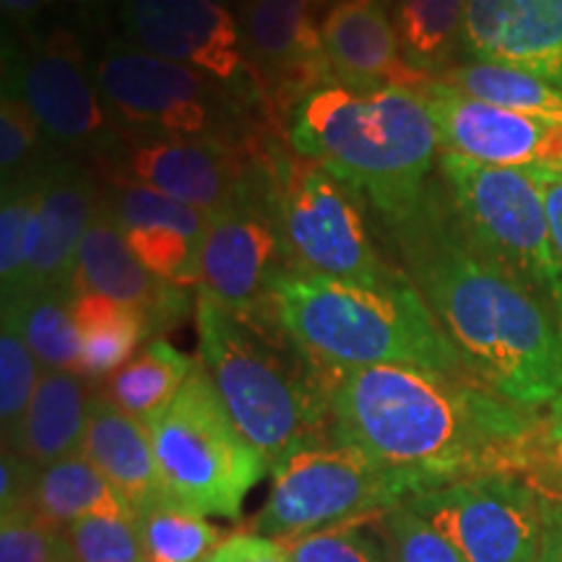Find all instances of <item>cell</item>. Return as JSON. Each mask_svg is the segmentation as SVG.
<instances>
[{"label": "cell", "mask_w": 562, "mask_h": 562, "mask_svg": "<svg viewBox=\"0 0 562 562\" xmlns=\"http://www.w3.org/2000/svg\"><path fill=\"white\" fill-rule=\"evenodd\" d=\"M381 227L469 378L531 412L562 396V315L469 243L440 175Z\"/></svg>", "instance_id": "6da1fadb"}, {"label": "cell", "mask_w": 562, "mask_h": 562, "mask_svg": "<svg viewBox=\"0 0 562 562\" xmlns=\"http://www.w3.org/2000/svg\"><path fill=\"white\" fill-rule=\"evenodd\" d=\"M331 440L406 472L427 490L467 476L513 474L537 412L469 375L414 364L323 368Z\"/></svg>", "instance_id": "7a4b0ae2"}, {"label": "cell", "mask_w": 562, "mask_h": 562, "mask_svg": "<svg viewBox=\"0 0 562 562\" xmlns=\"http://www.w3.org/2000/svg\"><path fill=\"white\" fill-rule=\"evenodd\" d=\"M286 138L294 154L328 167L360 191L378 222L427 191L440 154L425 97L404 87L323 83L294 104Z\"/></svg>", "instance_id": "3957f363"}, {"label": "cell", "mask_w": 562, "mask_h": 562, "mask_svg": "<svg viewBox=\"0 0 562 562\" xmlns=\"http://www.w3.org/2000/svg\"><path fill=\"white\" fill-rule=\"evenodd\" d=\"M273 318L323 368L414 364L469 375L404 269L381 284L284 269L271 279Z\"/></svg>", "instance_id": "277c9868"}, {"label": "cell", "mask_w": 562, "mask_h": 562, "mask_svg": "<svg viewBox=\"0 0 562 562\" xmlns=\"http://www.w3.org/2000/svg\"><path fill=\"white\" fill-rule=\"evenodd\" d=\"M195 328L203 368L269 472L297 448L331 438L321 364L273 313L240 315L199 294Z\"/></svg>", "instance_id": "5b68a950"}, {"label": "cell", "mask_w": 562, "mask_h": 562, "mask_svg": "<svg viewBox=\"0 0 562 562\" xmlns=\"http://www.w3.org/2000/svg\"><path fill=\"white\" fill-rule=\"evenodd\" d=\"M91 76L121 136L248 146L263 131H286L263 97L237 94L201 70L140 50L128 40H110L91 63Z\"/></svg>", "instance_id": "8992f818"}, {"label": "cell", "mask_w": 562, "mask_h": 562, "mask_svg": "<svg viewBox=\"0 0 562 562\" xmlns=\"http://www.w3.org/2000/svg\"><path fill=\"white\" fill-rule=\"evenodd\" d=\"M165 495L203 513L237 518L269 463L237 430L203 362L178 396L146 422Z\"/></svg>", "instance_id": "52a82bcc"}, {"label": "cell", "mask_w": 562, "mask_h": 562, "mask_svg": "<svg viewBox=\"0 0 562 562\" xmlns=\"http://www.w3.org/2000/svg\"><path fill=\"white\" fill-rule=\"evenodd\" d=\"M438 175L469 243L562 315V269L544 203V167H490L440 149Z\"/></svg>", "instance_id": "ba28073f"}, {"label": "cell", "mask_w": 562, "mask_h": 562, "mask_svg": "<svg viewBox=\"0 0 562 562\" xmlns=\"http://www.w3.org/2000/svg\"><path fill=\"white\" fill-rule=\"evenodd\" d=\"M269 474V497L252 518L250 533L277 542L336 524L378 518L427 492L417 476L331 438L297 448Z\"/></svg>", "instance_id": "9c48e42d"}, {"label": "cell", "mask_w": 562, "mask_h": 562, "mask_svg": "<svg viewBox=\"0 0 562 562\" xmlns=\"http://www.w3.org/2000/svg\"><path fill=\"white\" fill-rule=\"evenodd\" d=\"M273 195L294 263L321 277L381 284L402 271L381 258L360 191L281 138L271 149Z\"/></svg>", "instance_id": "30bf717a"}, {"label": "cell", "mask_w": 562, "mask_h": 562, "mask_svg": "<svg viewBox=\"0 0 562 562\" xmlns=\"http://www.w3.org/2000/svg\"><path fill=\"white\" fill-rule=\"evenodd\" d=\"M273 138L279 136L266 138L263 146L252 151L235 199L209 214L201 248L199 294L240 315L271 313V279L297 266L277 214Z\"/></svg>", "instance_id": "8fae6325"}, {"label": "cell", "mask_w": 562, "mask_h": 562, "mask_svg": "<svg viewBox=\"0 0 562 562\" xmlns=\"http://www.w3.org/2000/svg\"><path fill=\"white\" fill-rule=\"evenodd\" d=\"M3 89L19 94L37 117L45 140L63 157L94 161L115 144L117 131L104 110L79 37L53 26L30 50L3 45Z\"/></svg>", "instance_id": "7c38bea8"}, {"label": "cell", "mask_w": 562, "mask_h": 562, "mask_svg": "<svg viewBox=\"0 0 562 562\" xmlns=\"http://www.w3.org/2000/svg\"><path fill=\"white\" fill-rule=\"evenodd\" d=\"M467 562H537L544 501L513 474H480L406 501Z\"/></svg>", "instance_id": "4fadbf2b"}, {"label": "cell", "mask_w": 562, "mask_h": 562, "mask_svg": "<svg viewBox=\"0 0 562 562\" xmlns=\"http://www.w3.org/2000/svg\"><path fill=\"white\" fill-rule=\"evenodd\" d=\"M121 21L140 50L201 70L237 94L263 97L227 0H121Z\"/></svg>", "instance_id": "5bb4252c"}, {"label": "cell", "mask_w": 562, "mask_h": 562, "mask_svg": "<svg viewBox=\"0 0 562 562\" xmlns=\"http://www.w3.org/2000/svg\"><path fill=\"white\" fill-rule=\"evenodd\" d=\"M263 136L266 131L248 146H235L211 138H136L117 133L115 144L91 167L100 180L138 182L211 214L235 199Z\"/></svg>", "instance_id": "9a60e30c"}, {"label": "cell", "mask_w": 562, "mask_h": 562, "mask_svg": "<svg viewBox=\"0 0 562 562\" xmlns=\"http://www.w3.org/2000/svg\"><path fill=\"white\" fill-rule=\"evenodd\" d=\"M334 0H240L243 50L266 102L286 123L302 97L336 81L323 19Z\"/></svg>", "instance_id": "2e32d148"}, {"label": "cell", "mask_w": 562, "mask_h": 562, "mask_svg": "<svg viewBox=\"0 0 562 562\" xmlns=\"http://www.w3.org/2000/svg\"><path fill=\"white\" fill-rule=\"evenodd\" d=\"M440 136V149L490 167H544L562 172V125L472 100L430 79L419 91Z\"/></svg>", "instance_id": "e0dca14e"}, {"label": "cell", "mask_w": 562, "mask_h": 562, "mask_svg": "<svg viewBox=\"0 0 562 562\" xmlns=\"http://www.w3.org/2000/svg\"><path fill=\"white\" fill-rule=\"evenodd\" d=\"M102 206L146 269L186 290L199 286L206 211L128 180H102Z\"/></svg>", "instance_id": "ac0fdd59"}, {"label": "cell", "mask_w": 562, "mask_h": 562, "mask_svg": "<svg viewBox=\"0 0 562 562\" xmlns=\"http://www.w3.org/2000/svg\"><path fill=\"white\" fill-rule=\"evenodd\" d=\"M74 290L104 294L133 307L149 321L154 336L180 326L193 307L186 286L159 279L138 261L102 199L76 252Z\"/></svg>", "instance_id": "d6986e66"}, {"label": "cell", "mask_w": 562, "mask_h": 562, "mask_svg": "<svg viewBox=\"0 0 562 562\" xmlns=\"http://www.w3.org/2000/svg\"><path fill=\"white\" fill-rule=\"evenodd\" d=\"M37 220L26 290L74 286L81 237L102 199V180L83 159L55 157L37 165Z\"/></svg>", "instance_id": "ffe728a7"}, {"label": "cell", "mask_w": 562, "mask_h": 562, "mask_svg": "<svg viewBox=\"0 0 562 562\" xmlns=\"http://www.w3.org/2000/svg\"><path fill=\"white\" fill-rule=\"evenodd\" d=\"M461 55L529 70L562 89V0H467Z\"/></svg>", "instance_id": "44dd1931"}, {"label": "cell", "mask_w": 562, "mask_h": 562, "mask_svg": "<svg viewBox=\"0 0 562 562\" xmlns=\"http://www.w3.org/2000/svg\"><path fill=\"white\" fill-rule=\"evenodd\" d=\"M383 0H334L323 19V45L339 83L351 89L404 87L422 91L430 76L404 58Z\"/></svg>", "instance_id": "7402d4cb"}, {"label": "cell", "mask_w": 562, "mask_h": 562, "mask_svg": "<svg viewBox=\"0 0 562 562\" xmlns=\"http://www.w3.org/2000/svg\"><path fill=\"white\" fill-rule=\"evenodd\" d=\"M79 453L121 492L133 516L161 492L149 430L144 422L110 402L102 391H97L89 404L87 432Z\"/></svg>", "instance_id": "603a6c76"}, {"label": "cell", "mask_w": 562, "mask_h": 562, "mask_svg": "<svg viewBox=\"0 0 562 562\" xmlns=\"http://www.w3.org/2000/svg\"><path fill=\"white\" fill-rule=\"evenodd\" d=\"M91 385L94 383L79 372H42L16 438L3 448H11L40 469L79 453L87 432L89 404L97 393Z\"/></svg>", "instance_id": "cb8c5ba5"}, {"label": "cell", "mask_w": 562, "mask_h": 562, "mask_svg": "<svg viewBox=\"0 0 562 562\" xmlns=\"http://www.w3.org/2000/svg\"><path fill=\"white\" fill-rule=\"evenodd\" d=\"M74 318L81 334L79 375L89 383L108 381L133 360L140 344L157 339L144 315L104 294L76 292Z\"/></svg>", "instance_id": "d4e9b609"}, {"label": "cell", "mask_w": 562, "mask_h": 562, "mask_svg": "<svg viewBox=\"0 0 562 562\" xmlns=\"http://www.w3.org/2000/svg\"><path fill=\"white\" fill-rule=\"evenodd\" d=\"M26 508L40 513L42 518L60 526V529H68L70 524L89 516L136 518L121 492L112 487L100 469L83 459L81 453L40 469L32 501Z\"/></svg>", "instance_id": "484cf974"}, {"label": "cell", "mask_w": 562, "mask_h": 562, "mask_svg": "<svg viewBox=\"0 0 562 562\" xmlns=\"http://www.w3.org/2000/svg\"><path fill=\"white\" fill-rule=\"evenodd\" d=\"M438 81L448 83L472 100L562 125V89L529 70L487 60H461L442 70Z\"/></svg>", "instance_id": "4316f807"}, {"label": "cell", "mask_w": 562, "mask_h": 562, "mask_svg": "<svg viewBox=\"0 0 562 562\" xmlns=\"http://www.w3.org/2000/svg\"><path fill=\"white\" fill-rule=\"evenodd\" d=\"M74 286H47L3 302V315L16 323L42 370L79 372L81 334L74 318Z\"/></svg>", "instance_id": "83f0119b"}, {"label": "cell", "mask_w": 562, "mask_h": 562, "mask_svg": "<svg viewBox=\"0 0 562 562\" xmlns=\"http://www.w3.org/2000/svg\"><path fill=\"white\" fill-rule=\"evenodd\" d=\"M195 364L199 362L175 349L165 336H157L146 341V347L128 364L112 372L102 393L146 425L178 396Z\"/></svg>", "instance_id": "f1b7e54d"}, {"label": "cell", "mask_w": 562, "mask_h": 562, "mask_svg": "<svg viewBox=\"0 0 562 562\" xmlns=\"http://www.w3.org/2000/svg\"><path fill=\"white\" fill-rule=\"evenodd\" d=\"M467 0H396L393 26L404 58L430 79L453 66L461 53V30Z\"/></svg>", "instance_id": "f546056e"}, {"label": "cell", "mask_w": 562, "mask_h": 562, "mask_svg": "<svg viewBox=\"0 0 562 562\" xmlns=\"http://www.w3.org/2000/svg\"><path fill=\"white\" fill-rule=\"evenodd\" d=\"M140 550L146 562H203L224 539L206 516L159 492L136 513Z\"/></svg>", "instance_id": "4dcf8cb0"}, {"label": "cell", "mask_w": 562, "mask_h": 562, "mask_svg": "<svg viewBox=\"0 0 562 562\" xmlns=\"http://www.w3.org/2000/svg\"><path fill=\"white\" fill-rule=\"evenodd\" d=\"M37 167L24 178L3 182L0 203V294L11 302L24 294L34 252L37 220Z\"/></svg>", "instance_id": "1f68e13d"}, {"label": "cell", "mask_w": 562, "mask_h": 562, "mask_svg": "<svg viewBox=\"0 0 562 562\" xmlns=\"http://www.w3.org/2000/svg\"><path fill=\"white\" fill-rule=\"evenodd\" d=\"M378 518L336 524L281 544L292 562H393Z\"/></svg>", "instance_id": "d6a6232c"}, {"label": "cell", "mask_w": 562, "mask_h": 562, "mask_svg": "<svg viewBox=\"0 0 562 562\" xmlns=\"http://www.w3.org/2000/svg\"><path fill=\"white\" fill-rule=\"evenodd\" d=\"M42 364L26 344L24 334L9 315H3L0 326V427H3V446L16 438L24 414L37 391Z\"/></svg>", "instance_id": "836d02e7"}, {"label": "cell", "mask_w": 562, "mask_h": 562, "mask_svg": "<svg viewBox=\"0 0 562 562\" xmlns=\"http://www.w3.org/2000/svg\"><path fill=\"white\" fill-rule=\"evenodd\" d=\"M513 476H521L542 501L562 505V396L537 412L518 448Z\"/></svg>", "instance_id": "e575fe53"}, {"label": "cell", "mask_w": 562, "mask_h": 562, "mask_svg": "<svg viewBox=\"0 0 562 562\" xmlns=\"http://www.w3.org/2000/svg\"><path fill=\"white\" fill-rule=\"evenodd\" d=\"M0 562H76L68 533L32 508L0 513Z\"/></svg>", "instance_id": "d590c367"}, {"label": "cell", "mask_w": 562, "mask_h": 562, "mask_svg": "<svg viewBox=\"0 0 562 562\" xmlns=\"http://www.w3.org/2000/svg\"><path fill=\"white\" fill-rule=\"evenodd\" d=\"M66 533L76 562H146L136 518L89 516L70 524Z\"/></svg>", "instance_id": "8d00e7d4"}, {"label": "cell", "mask_w": 562, "mask_h": 562, "mask_svg": "<svg viewBox=\"0 0 562 562\" xmlns=\"http://www.w3.org/2000/svg\"><path fill=\"white\" fill-rule=\"evenodd\" d=\"M378 524L389 542L393 562H467L463 554L409 505H398L383 513Z\"/></svg>", "instance_id": "74e56055"}, {"label": "cell", "mask_w": 562, "mask_h": 562, "mask_svg": "<svg viewBox=\"0 0 562 562\" xmlns=\"http://www.w3.org/2000/svg\"><path fill=\"white\" fill-rule=\"evenodd\" d=\"M42 138L45 133L26 102L3 89V100H0V178L3 182L24 178L40 165L37 149Z\"/></svg>", "instance_id": "f35d334b"}, {"label": "cell", "mask_w": 562, "mask_h": 562, "mask_svg": "<svg viewBox=\"0 0 562 562\" xmlns=\"http://www.w3.org/2000/svg\"><path fill=\"white\" fill-rule=\"evenodd\" d=\"M40 467L26 461L11 448H3V461H0V513L13 508H26L32 501L34 482H37Z\"/></svg>", "instance_id": "ab89813d"}, {"label": "cell", "mask_w": 562, "mask_h": 562, "mask_svg": "<svg viewBox=\"0 0 562 562\" xmlns=\"http://www.w3.org/2000/svg\"><path fill=\"white\" fill-rule=\"evenodd\" d=\"M544 203L547 216H550L554 256H558L562 269V172L544 170Z\"/></svg>", "instance_id": "60d3db41"}, {"label": "cell", "mask_w": 562, "mask_h": 562, "mask_svg": "<svg viewBox=\"0 0 562 562\" xmlns=\"http://www.w3.org/2000/svg\"><path fill=\"white\" fill-rule=\"evenodd\" d=\"M537 562H562V505L544 501V537Z\"/></svg>", "instance_id": "b9f144b4"}, {"label": "cell", "mask_w": 562, "mask_h": 562, "mask_svg": "<svg viewBox=\"0 0 562 562\" xmlns=\"http://www.w3.org/2000/svg\"><path fill=\"white\" fill-rule=\"evenodd\" d=\"M248 539V562H292L290 554H286L284 544L277 542V539L258 537V533H245Z\"/></svg>", "instance_id": "7bdbcfd3"}, {"label": "cell", "mask_w": 562, "mask_h": 562, "mask_svg": "<svg viewBox=\"0 0 562 562\" xmlns=\"http://www.w3.org/2000/svg\"><path fill=\"white\" fill-rule=\"evenodd\" d=\"M47 3H50V0H0V9H3L5 19L26 26Z\"/></svg>", "instance_id": "ee69618b"}, {"label": "cell", "mask_w": 562, "mask_h": 562, "mask_svg": "<svg viewBox=\"0 0 562 562\" xmlns=\"http://www.w3.org/2000/svg\"><path fill=\"white\" fill-rule=\"evenodd\" d=\"M203 562H248V539H245V533H235Z\"/></svg>", "instance_id": "f6af8a7d"}, {"label": "cell", "mask_w": 562, "mask_h": 562, "mask_svg": "<svg viewBox=\"0 0 562 562\" xmlns=\"http://www.w3.org/2000/svg\"><path fill=\"white\" fill-rule=\"evenodd\" d=\"M58 3H70V5H97V3H104V0H58Z\"/></svg>", "instance_id": "bcb514c9"}, {"label": "cell", "mask_w": 562, "mask_h": 562, "mask_svg": "<svg viewBox=\"0 0 562 562\" xmlns=\"http://www.w3.org/2000/svg\"><path fill=\"white\" fill-rule=\"evenodd\" d=\"M383 3H391V0H383Z\"/></svg>", "instance_id": "7dc6e473"}]
</instances>
